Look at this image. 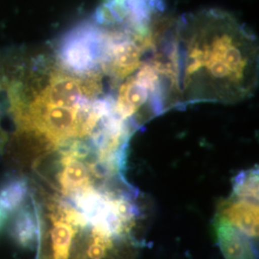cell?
Wrapping results in <instances>:
<instances>
[{"label": "cell", "instance_id": "6da1fadb", "mask_svg": "<svg viewBox=\"0 0 259 259\" xmlns=\"http://www.w3.org/2000/svg\"><path fill=\"white\" fill-rule=\"evenodd\" d=\"M166 53L174 87L185 101L233 102L248 96L258 72V41L233 15L220 9L186 14Z\"/></svg>", "mask_w": 259, "mask_h": 259}, {"label": "cell", "instance_id": "9c48e42d", "mask_svg": "<svg viewBox=\"0 0 259 259\" xmlns=\"http://www.w3.org/2000/svg\"><path fill=\"white\" fill-rule=\"evenodd\" d=\"M3 219H4V214L0 211V228H1L2 224H3Z\"/></svg>", "mask_w": 259, "mask_h": 259}, {"label": "cell", "instance_id": "277c9868", "mask_svg": "<svg viewBox=\"0 0 259 259\" xmlns=\"http://www.w3.org/2000/svg\"><path fill=\"white\" fill-rule=\"evenodd\" d=\"M225 220L231 223L241 232L251 238H255L258 232L257 204L240 200L228 204L225 209Z\"/></svg>", "mask_w": 259, "mask_h": 259}, {"label": "cell", "instance_id": "5b68a950", "mask_svg": "<svg viewBox=\"0 0 259 259\" xmlns=\"http://www.w3.org/2000/svg\"><path fill=\"white\" fill-rule=\"evenodd\" d=\"M12 232L21 246L30 247L38 240V217L34 209L26 206L19 210L13 223Z\"/></svg>", "mask_w": 259, "mask_h": 259}, {"label": "cell", "instance_id": "3957f363", "mask_svg": "<svg viewBox=\"0 0 259 259\" xmlns=\"http://www.w3.org/2000/svg\"><path fill=\"white\" fill-rule=\"evenodd\" d=\"M217 242L226 259H256L253 242L244 232L228 221L219 223L216 230Z\"/></svg>", "mask_w": 259, "mask_h": 259}, {"label": "cell", "instance_id": "7a4b0ae2", "mask_svg": "<svg viewBox=\"0 0 259 259\" xmlns=\"http://www.w3.org/2000/svg\"><path fill=\"white\" fill-rule=\"evenodd\" d=\"M9 87L11 111L23 134L51 140L105 131L117 113L111 95L85 93L71 80L36 70Z\"/></svg>", "mask_w": 259, "mask_h": 259}, {"label": "cell", "instance_id": "52a82bcc", "mask_svg": "<svg viewBox=\"0 0 259 259\" xmlns=\"http://www.w3.org/2000/svg\"><path fill=\"white\" fill-rule=\"evenodd\" d=\"M90 180V172L83 161L79 160L77 155L64 158V168L60 177V184L64 192H73L85 187Z\"/></svg>", "mask_w": 259, "mask_h": 259}, {"label": "cell", "instance_id": "8992f818", "mask_svg": "<svg viewBox=\"0 0 259 259\" xmlns=\"http://www.w3.org/2000/svg\"><path fill=\"white\" fill-rule=\"evenodd\" d=\"M29 193V185L25 179L15 177L0 186V211L15 212L25 202Z\"/></svg>", "mask_w": 259, "mask_h": 259}, {"label": "cell", "instance_id": "ba28073f", "mask_svg": "<svg viewBox=\"0 0 259 259\" xmlns=\"http://www.w3.org/2000/svg\"><path fill=\"white\" fill-rule=\"evenodd\" d=\"M234 194L243 201L257 202L258 196V172L257 170L246 171L236 177L233 186Z\"/></svg>", "mask_w": 259, "mask_h": 259}]
</instances>
